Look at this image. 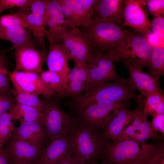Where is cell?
<instances>
[{
	"instance_id": "1",
	"label": "cell",
	"mask_w": 164,
	"mask_h": 164,
	"mask_svg": "<svg viewBox=\"0 0 164 164\" xmlns=\"http://www.w3.org/2000/svg\"><path fill=\"white\" fill-rule=\"evenodd\" d=\"M164 148L160 143L148 144L127 140L104 141L101 154L107 164H151Z\"/></svg>"
},
{
	"instance_id": "2",
	"label": "cell",
	"mask_w": 164,
	"mask_h": 164,
	"mask_svg": "<svg viewBox=\"0 0 164 164\" xmlns=\"http://www.w3.org/2000/svg\"><path fill=\"white\" fill-rule=\"evenodd\" d=\"M79 29L84 34L94 53L112 51L121 46L131 32L122 29L114 22L93 15L87 24Z\"/></svg>"
},
{
	"instance_id": "3",
	"label": "cell",
	"mask_w": 164,
	"mask_h": 164,
	"mask_svg": "<svg viewBox=\"0 0 164 164\" xmlns=\"http://www.w3.org/2000/svg\"><path fill=\"white\" fill-rule=\"evenodd\" d=\"M135 91L124 78L107 82L86 89L81 96L73 100L71 107L78 114L88 106L101 102H116L133 99L139 104L146 97L138 95Z\"/></svg>"
},
{
	"instance_id": "4",
	"label": "cell",
	"mask_w": 164,
	"mask_h": 164,
	"mask_svg": "<svg viewBox=\"0 0 164 164\" xmlns=\"http://www.w3.org/2000/svg\"><path fill=\"white\" fill-rule=\"evenodd\" d=\"M68 135L73 158L85 164H91L101 154L104 141L94 130L79 124Z\"/></svg>"
},
{
	"instance_id": "5",
	"label": "cell",
	"mask_w": 164,
	"mask_h": 164,
	"mask_svg": "<svg viewBox=\"0 0 164 164\" xmlns=\"http://www.w3.org/2000/svg\"><path fill=\"white\" fill-rule=\"evenodd\" d=\"M42 119L46 134L51 140L68 135L79 124L77 117L63 111L57 102L44 97Z\"/></svg>"
},
{
	"instance_id": "6",
	"label": "cell",
	"mask_w": 164,
	"mask_h": 164,
	"mask_svg": "<svg viewBox=\"0 0 164 164\" xmlns=\"http://www.w3.org/2000/svg\"><path fill=\"white\" fill-rule=\"evenodd\" d=\"M153 48L145 36L131 32L123 44L112 51L118 61H127L142 68L149 67Z\"/></svg>"
},
{
	"instance_id": "7",
	"label": "cell",
	"mask_w": 164,
	"mask_h": 164,
	"mask_svg": "<svg viewBox=\"0 0 164 164\" xmlns=\"http://www.w3.org/2000/svg\"><path fill=\"white\" fill-rule=\"evenodd\" d=\"M117 62L118 60L113 51L94 53L87 63L89 80L86 90L104 82L122 80L124 78L120 77L115 70L114 63Z\"/></svg>"
},
{
	"instance_id": "8",
	"label": "cell",
	"mask_w": 164,
	"mask_h": 164,
	"mask_svg": "<svg viewBox=\"0 0 164 164\" xmlns=\"http://www.w3.org/2000/svg\"><path fill=\"white\" fill-rule=\"evenodd\" d=\"M126 101L101 102L90 105L77 114L79 124L94 130L104 129L112 118L114 111L125 106Z\"/></svg>"
},
{
	"instance_id": "9",
	"label": "cell",
	"mask_w": 164,
	"mask_h": 164,
	"mask_svg": "<svg viewBox=\"0 0 164 164\" xmlns=\"http://www.w3.org/2000/svg\"><path fill=\"white\" fill-rule=\"evenodd\" d=\"M13 48L15 49L14 57L15 62L14 71L33 73L39 75L46 61V50L40 51L34 43L25 44Z\"/></svg>"
},
{
	"instance_id": "10",
	"label": "cell",
	"mask_w": 164,
	"mask_h": 164,
	"mask_svg": "<svg viewBox=\"0 0 164 164\" xmlns=\"http://www.w3.org/2000/svg\"><path fill=\"white\" fill-rule=\"evenodd\" d=\"M67 26L79 27L88 23L98 0H58Z\"/></svg>"
},
{
	"instance_id": "11",
	"label": "cell",
	"mask_w": 164,
	"mask_h": 164,
	"mask_svg": "<svg viewBox=\"0 0 164 164\" xmlns=\"http://www.w3.org/2000/svg\"><path fill=\"white\" fill-rule=\"evenodd\" d=\"M122 18L123 26L130 27L145 37L151 32L144 0H124Z\"/></svg>"
},
{
	"instance_id": "12",
	"label": "cell",
	"mask_w": 164,
	"mask_h": 164,
	"mask_svg": "<svg viewBox=\"0 0 164 164\" xmlns=\"http://www.w3.org/2000/svg\"><path fill=\"white\" fill-rule=\"evenodd\" d=\"M62 44L69 59L74 62L87 63L94 53L84 34L76 26L70 28Z\"/></svg>"
},
{
	"instance_id": "13",
	"label": "cell",
	"mask_w": 164,
	"mask_h": 164,
	"mask_svg": "<svg viewBox=\"0 0 164 164\" xmlns=\"http://www.w3.org/2000/svg\"><path fill=\"white\" fill-rule=\"evenodd\" d=\"M46 36L49 43V52L46 62L49 70L57 74L61 79L66 90L69 74L71 71L68 66L69 60L62 45L58 43L47 33Z\"/></svg>"
},
{
	"instance_id": "14",
	"label": "cell",
	"mask_w": 164,
	"mask_h": 164,
	"mask_svg": "<svg viewBox=\"0 0 164 164\" xmlns=\"http://www.w3.org/2000/svg\"><path fill=\"white\" fill-rule=\"evenodd\" d=\"M8 76L15 91L51 97L54 94L46 87L40 76L37 74L21 71L9 72Z\"/></svg>"
},
{
	"instance_id": "15",
	"label": "cell",
	"mask_w": 164,
	"mask_h": 164,
	"mask_svg": "<svg viewBox=\"0 0 164 164\" xmlns=\"http://www.w3.org/2000/svg\"><path fill=\"white\" fill-rule=\"evenodd\" d=\"M44 149L19 139L12 138L3 149L8 154L11 164H38L40 154Z\"/></svg>"
},
{
	"instance_id": "16",
	"label": "cell",
	"mask_w": 164,
	"mask_h": 164,
	"mask_svg": "<svg viewBox=\"0 0 164 164\" xmlns=\"http://www.w3.org/2000/svg\"><path fill=\"white\" fill-rule=\"evenodd\" d=\"M46 33L58 43L62 39L70 28L58 0H46L45 15Z\"/></svg>"
},
{
	"instance_id": "17",
	"label": "cell",
	"mask_w": 164,
	"mask_h": 164,
	"mask_svg": "<svg viewBox=\"0 0 164 164\" xmlns=\"http://www.w3.org/2000/svg\"><path fill=\"white\" fill-rule=\"evenodd\" d=\"M122 62L126 66L130 74L127 80L135 90H138L142 97H147L156 94H163L159 87V80L148 74L143 72L142 68L126 61Z\"/></svg>"
},
{
	"instance_id": "18",
	"label": "cell",
	"mask_w": 164,
	"mask_h": 164,
	"mask_svg": "<svg viewBox=\"0 0 164 164\" xmlns=\"http://www.w3.org/2000/svg\"><path fill=\"white\" fill-rule=\"evenodd\" d=\"M50 140L47 147L41 151L38 164H56L66 156L71 155L72 148L68 135Z\"/></svg>"
},
{
	"instance_id": "19",
	"label": "cell",
	"mask_w": 164,
	"mask_h": 164,
	"mask_svg": "<svg viewBox=\"0 0 164 164\" xmlns=\"http://www.w3.org/2000/svg\"><path fill=\"white\" fill-rule=\"evenodd\" d=\"M12 138L19 139L38 147L44 148L48 138L46 134L42 118L20 124L15 127Z\"/></svg>"
},
{
	"instance_id": "20",
	"label": "cell",
	"mask_w": 164,
	"mask_h": 164,
	"mask_svg": "<svg viewBox=\"0 0 164 164\" xmlns=\"http://www.w3.org/2000/svg\"><path fill=\"white\" fill-rule=\"evenodd\" d=\"M89 80V71L86 63L74 62L68 78L66 93L73 100L81 96L86 89Z\"/></svg>"
},
{
	"instance_id": "21",
	"label": "cell",
	"mask_w": 164,
	"mask_h": 164,
	"mask_svg": "<svg viewBox=\"0 0 164 164\" xmlns=\"http://www.w3.org/2000/svg\"><path fill=\"white\" fill-rule=\"evenodd\" d=\"M135 111H128L125 106L120 109L115 111L113 116L101 134L104 141H114L121 133L125 127L131 122Z\"/></svg>"
},
{
	"instance_id": "22",
	"label": "cell",
	"mask_w": 164,
	"mask_h": 164,
	"mask_svg": "<svg viewBox=\"0 0 164 164\" xmlns=\"http://www.w3.org/2000/svg\"><path fill=\"white\" fill-rule=\"evenodd\" d=\"M124 5V0H98L94 14L99 18L111 20L121 27L123 25Z\"/></svg>"
},
{
	"instance_id": "23",
	"label": "cell",
	"mask_w": 164,
	"mask_h": 164,
	"mask_svg": "<svg viewBox=\"0 0 164 164\" xmlns=\"http://www.w3.org/2000/svg\"><path fill=\"white\" fill-rule=\"evenodd\" d=\"M31 32L23 28L5 27L0 25V39L12 43L13 46L12 49L25 44L34 43L32 39Z\"/></svg>"
},
{
	"instance_id": "24",
	"label": "cell",
	"mask_w": 164,
	"mask_h": 164,
	"mask_svg": "<svg viewBox=\"0 0 164 164\" xmlns=\"http://www.w3.org/2000/svg\"><path fill=\"white\" fill-rule=\"evenodd\" d=\"M45 15L37 14L32 13H26L27 20L31 27V32L33 34L35 43L46 50L45 36L46 29Z\"/></svg>"
},
{
	"instance_id": "25",
	"label": "cell",
	"mask_w": 164,
	"mask_h": 164,
	"mask_svg": "<svg viewBox=\"0 0 164 164\" xmlns=\"http://www.w3.org/2000/svg\"><path fill=\"white\" fill-rule=\"evenodd\" d=\"M12 121L20 124L42 118V111L35 108L16 103L9 110Z\"/></svg>"
},
{
	"instance_id": "26",
	"label": "cell",
	"mask_w": 164,
	"mask_h": 164,
	"mask_svg": "<svg viewBox=\"0 0 164 164\" xmlns=\"http://www.w3.org/2000/svg\"><path fill=\"white\" fill-rule=\"evenodd\" d=\"M148 74L159 80L164 75V48L158 46L154 47L150 58Z\"/></svg>"
},
{
	"instance_id": "27",
	"label": "cell",
	"mask_w": 164,
	"mask_h": 164,
	"mask_svg": "<svg viewBox=\"0 0 164 164\" xmlns=\"http://www.w3.org/2000/svg\"><path fill=\"white\" fill-rule=\"evenodd\" d=\"M40 77L47 88L54 95L56 94L62 97L67 96L62 82L56 73L49 70L42 71Z\"/></svg>"
},
{
	"instance_id": "28",
	"label": "cell",
	"mask_w": 164,
	"mask_h": 164,
	"mask_svg": "<svg viewBox=\"0 0 164 164\" xmlns=\"http://www.w3.org/2000/svg\"><path fill=\"white\" fill-rule=\"evenodd\" d=\"M144 114L148 118L156 114H164V96L163 94H156L146 97L143 110Z\"/></svg>"
},
{
	"instance_id": "29",
	"label": "cell",
	"mask_w": 164,
	"mask_h": 164,
	"mask_svg": "<svg viewBox=\"0 0 164 164\" xmlns=\"http://www.w3.org/2000/svg\"><path fill=\"white\" fill-rule=\"evenodd\" d=\"M12 121L7 112L0 115V148L3 149L12 137L16 127Z\"/></svg>"
},
{
	"instance_id": "30",
	"label": "cell",
	"mask_w": 164,
	"mask_h": 164,
	"mask_svg": "<svg viewBox=\"0 0 164 164\" xmlns=\"http://www.w3.org/2000/svg\"><path fill=\"white\" fill-rule=\"evenodd\" d=\"M8 51L0 50V92H12L8 76L9 62L6 55Z\"/></svg>"
},
{
	"instance_id": "31",
	"label": "cell",
	"mask_w": 164,
	"mask_h": 164,
	"mask_svg": "<svg viewBox=\"0 0 164 164\" xmlns=\"http://www.w3.org/2000/svg\"><path fill=\"white\" fill-rule=\"evenodd\" d=\"M0 25L5 27L23 28L31 31L32 29L27 20L26 13L21 12L1 16L0 18Z\"/></svg>"
},
{
	"instance_id": "32",
	"label": "cell",
	"mask_w": 164,
	"mask_h": 164,
	"mask_svg": "<svg viewBox=\"0 0 164 164\" xmlns=\"http://www.w3.org/2000/svg\"><path fill=\"white\" fill-rule=\"evenodd\" d=\"M12 93L16 103L36 108L42 111L44 103L36 94L16 91L12 89Z\"/></svg>"
},
{
	"instance_id": "33",
	"label": "cell",
	"mask_w": 164,
	"mask_h": 164,
	"mask_svg": "<svg viewBox=\"0 0 164 164\" xmlns=\"http://www.w3.org/2000/svg\"><path fill=\"white\" fill-rule=\"evenodd\" d=\"M147 11L153 17L164 16V0H144Z\"/></svg>"
},
{
	"instance_id": "34",
	"label": "cell",
	"mask_w": 164,
	"mask_h": 164,
	"mask_svg": "<svg viewBox=\"0 0 164 164\" xmlns=\"http://www.w3.org/2000/svg\"><path fill=\"white\" fill-rule=\"evenodd\" d=\"M16 103L12 92H0V115L9 111Z\"/></svg>"
},
{
	"instance_id": "35",
	"label": "cell",
	"mask_w": 164,
	"mask_h": 164,
	"mask_svg": "<svg viewBox=\"0 0 164 164\" xmlns=\"http://www.w3.org/2000/svg\"><path fill=\"white\" fill-rule=\"evenodd\" d=\"M33 1L34 0H0V7L2 12L15 7L29 8Z\"/></svg>"
},
{
	"instance_id": "36",
	"label": "cell",
	"mask_w": 164,
	"mask_h": 164,
	"mask_svg": "<svg viewBox=\"0 0 164 164\" xmlns=\"http://www.w3.org/2000/svg\"><path fill=\"white\" fill-rule=\"evenodd\" d=\"M151 29L152 32L162 39L164 37V18L163 16L153 17L150 22Z\"/></svg>"
},
{
	"instance_id": "37",
	"label": "cell",
	"mask_w": 164,
	"mask_h": 164,
	"mask_svg": "<svg viewBox=\"0 0 164 164\" xmlns=\"http://www.w3.org/2000/svg\"><path fill=\"white\" fill-rule=\"evenodd\" d=\"M136 133L134 126L131 123L125 128L121 133L116 138L114 142L117 143L127 140H132Z\"/></svg>"
},
{
	"instance_id": "38",
	"label": "cell",
	"mask_w": 164,
	"mask_h": 164,
	"mask_svg": "<svg viewBox=\"0 0 164 164\" xmlns=\"http://www.w3.org/2000/svg\"><path fill=\"white\" fill-rule=\"evenodd\" d=\"M151 122L153 129L156 132L164 134V114H156Z\"/></svg>"
},
{
	"instance_id": "39",
	"label": "cell",
	"mask_w": 164,
	"mask_h": 164,
	"mask_svg": "<svg viewBox=\"0 0 164 164\" xmlns=\"http://www.w3.org/2000/svg\"><path fill=\"white\" fill-rule=\"evenodd\" d=\"M46 0H34L30 7L31 12L37 14L45 15Z\"/></svg>"
},
{
	"instance_id": "40",
	"label": "cell",
	"mask_w": 164,
	"mask_h": 164,
	"mask_svg": "<svg viewBox=\"0 0 164 164\" xmlns=\"http://www.w3.org/2000/svg\"><path fill=\"white\" fill-rule=\"evenodd\" d=\"M150 45L153 48L155 47L160 46L159 42L160 39H164L157 34L151 32L145 37Z\"/></svg>"
},
{
	"instance_id": "41",
	"label": "cell",
	"mask_w": 164,
	"mask_h": 164,
	"mask_svg": "<svg viewBox=\"0 0 164 164\" xmlns=\"http://www.w3.org/2000/svg\"><path fill=\"white\" fill-rule=\"evenodd\" d=\"M56 164H85L73 157L68 155L58 161Z\"/></svg>"
},
{
	"instance_id": "42",
	"label": "cell",
	"mask_w": 164,
	"mask_h": 164,
	"mask_svg": "<svg viewBox=\"0 0 164 164\" xmlns=\"http://www.w3.org/2000/svg\"><path fill=\"white\" fill-rule=\"evenodd\" d=\"M0 164H11L10 157L7 152L0 148Z\"/></svg>"
},
{
	"instance_id": "43",
	"label": "cell",
	"mask_w": 164,
	"mask_h": 164,
	"mask_svg": "<svg viewBox=\"0 0 164 164\" xmlns=\"http://www.w3.org/2000/svg\"><path fill=\"white\" fill-rule=\"evenodd\" d=\"M151 164H164V150L156 156Z\"/></svg>"
},
{
	"instance_id": "44",
	"label": "cell",
	"mask_w": 164,
	"mask_h": 164,
	"mask_svg": "<svg viewBox=\"0 0 164 164\" xmlns=\"http://www.w3.org/2000/svg\"><path fill=\"white\" fill-rule=\"evenodd\" d=\"M91 164H99L97 163H95V162H93ZM101 164H107V163L105 162L104 161Z\"/></svg>"
},
{
	"instance_id": "45",
	"label": "cell",
	"mask_w": 164,
	"mask_h": 164,
	"mask_svg": "<svg viewBox=\"0 0 164 164\" xmlns=\"http://www.w3.org/2000/svg\"><path fill=\"white\" fill-rule=\"evenodd\" d=\"M11 164H22L20 163H12Z\"/></svg>"
},
{
	"instance_id": "46",
	"label": "cell",
	"mask_w": 164,
	"mask_h": 164,
	"mask_svg": "<svg viewBox=\"0 0 164 164\" xmlns=\"http://www.w3.org/2000/svg\"><path fill=\"white\" fill-rule=\"evenodd\" d=\"M2 10H1V8L0 7V13H2Z\"/></svg>"
},
{
	"instance_id": "47",
	"label": "cell",
	"mask_w": 164,
	"mask_h": 164,
	"mask_svg": "<svg viewBox=\"0 0 164 164\" xmlns=\"http://www.w3.org/2000/svg\"><path fill=\"white\" fill-rule=\"evenodd\" d=\"M0 46H1V44L0 43Z\"/></svg>"
}]
</instances>
